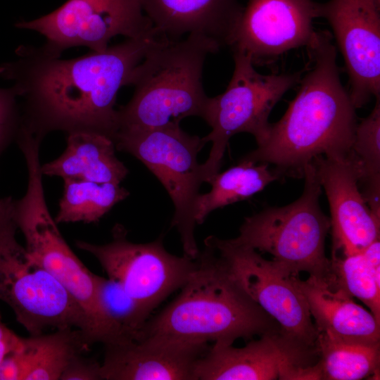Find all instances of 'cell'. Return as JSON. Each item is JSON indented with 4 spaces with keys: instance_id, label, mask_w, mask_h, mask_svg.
Instances as JSON below:
<instances>
[{
    "instance_id": "e0dca14e",
    "label": "cell",
    "mask_w": 380,
    "mask_h": 380,
    "mask_svg": "<svg viewBox=\"0 0 380 380\" xmlns=\"http://www.w3.org/2000/svg\"><path fill=\"white\" fill-rule=\"evenodd\" d=\"M104 348L101 379L194 380L196 363L209 346L139 339Z\"/></svg>"
},
{
    "instance_id": "8992f818",
    "label": "cell",
    "mask_w": 380,
    "mask_h": 380,
    "mask_svg": "<svg viewBox=\"0 0 380 380\" xmlns=\"http://www.w3.org/2000/svg\"><path fill=\"white\" fill-rule=\"evenodd\" d=\"M303 177V191L296 201L246 217L239 235L232 241L270 254L273 262L289 275L305 272L325 277L329 260L324 243L330 220L319 205L322 188L312 161L305 167Z\"/></svg>"
},
{
    "instance_id": "d4e9b609",
    "label": "cell",
    "mask_w": 380,
    "mask_h": 380,
    "mask_svg": "<svg viewBox=\"0 0 380 380\" xmlns=\"http://www.w3.org/2000/svg\"><path fill=\"white\" fill-rule=\"evenodd\" d=\"M63 181V193L54 218L57 224L98 222L129 194L120 184L72 179Z\"/></svg>"
},
{
    "instance_id": "5b68a950",
    "label": "cell",
    "mask_w": 380,
    "mask_h": 380,
    "mask_svg": "<svg viewBox=\"0 0 380 380\" xmlns=\"http://www.w3.org/2000/svg\"><path fill=\"white\" fill-rule=\"evenodd\" d=\"M18 229L14 199L0 198V300L30 335L75 328L93 341L94 327L87 312L18 243Z\"/></svg>"
},
{
    "instance_id": "7a4b0ae2",
    "label": "cell",
    "mask_w": 380,
    "mask_h": 380,
    "mask_svg": "<svg viewBox=\"0 0 380 380\" xmlns=\"http://www.w3.org/2000/svg\"><path fill=\"white\" fill-rule=\"evenodd\" d=\"M332 38L327 30L315 31L296 97L282 118L270 123L266 139L242 160L272 165L279 177H303L305 167L318 156H348L356 108L341 83Z\"/></svg>"
},
{
    "instance_id": "9c48e42d",
    "label": "cell",
    "mask_w": 380,
    "mask_h": 380,
    "mask_svg": "<svg viewBox=\"0 0 380 380\" xmlns=\"http://www.w3.org/2000/svg\"><path fill=\"white\" fill-rule=\"evenodd\" d=\"M25 158L28 171L24 196L14 201L15 219L32 258L81 305L91 319L98 343V312L95 274L77 258L61 235L47 207L39 153L30 150Z\"/></svg>"
},
{
    "instance_id": "9a60e30c",
    "label": "cell",
    "mask_w": 380,
    "mask_h": 380,
    "mask_svg": "<svg viewBox=\"0 0 380 380\" xmlns=\"http://www.w3.org/2000/svg\"><path fill=\"white\" fill-rule=\"evenodd\" d=\"M316 6L314 0H247L229 47L248 56L254 65L307 47L315 33Z\"/></svg>"
},
{
    "instance_id": "3957f363",
    "label": "cell",
    "mask_w": 380,
    "mask_h": 380,
    "mask_svg": "<svg viewBox=\"0 0 380 380\" xmlns=\"http://www.w3.org/2000/svg\"><path fill=\"white\" fill-rule=\"evenodd\" d=\"M205 245L180 293L146 321L139 339L232 345L240 338L281 334L277 322L240 286L215 250Z\"/></svg>"
},
{
    "instance_id": "ac0fdd59",
    "label": "cell",
    "mask_w": 380,
    "mask_h": 380,
    "mask_svg": "<svg viewBox=\"0 0 380 380\" xmlns=\"http://www.w3.org/2000/svg\"><path fill=\"white\" fill-rule=\"evenodd\" d=\"M144 11L160 35L178 40L205 36L229 46L243 6L239 0H143Z\"/></svg>"
},
{
    "instance_id": "44dd1931",
    "label": "cell",
    "mask_w": 380,
    "mask_h": 380,
    "mask_svg": "<svg viewBox=\"0 0 380 380\" xmlns=\"http://www.w3.org/2000/svg\"><path fill=\"white\" fill-rule=\"evenodd\" d=\"M112 139L97 132L68 134L67 147L56 159L41 165L42 175L98 183L120 182L128 170L116 157Z\"/></svg>"
},
{
    "instance_id": "603a6c76",
    "label": "cell",
    "mask_w": 380,
    "mask_h": 380,
    "mask_svg": "<svg viewBox=\"0 0 380 380\" xmlns=\"http://www.w3.org/2000/svg\"><path fill=\"white\" fill-rule=\"evenodd\" d=\"M315 346L319 379L360 380L379 373L380 342L318 333Z\"/></svg>"
},
{
    "instance_id": "f546056e",
    "label": "cell",
    "mask_w": 380,
    "mask_h": 380,
    "mask_svg": "<svg viewBox=\"0 0 380 380\" xmlns=\"http://www.w3.org/2000/svg\"><path fill=\"white\" fill-rule=\"evenodd\" d=\"M376 281L380 284V241H374L362 252Z\"/></svg>"
},
{
    "instance_id": "8fae6325",
    "label": "cell",
    "mask_w": 380,
    "mask_h": 380,
    "mask_svg": "<svg viewBox=\"0 0 380 380\" xmlns=\"http://www.w3.org/2000/svg\"><path fill=\"white\" fill-rule=\"evenodd\" d=\"M78 248L99 262L108 277L119 283L148 316L172 293L181 289L196 267V260L167 252L161 237L146 243L127 239L117 224L113 239L105 244L76 241Z\"/></svg>"
},
{
    "instance_id": "83f0119b",
    "label": "cell",
    "mask_w": 380,
    "mask_h": 380,
    "mask_svg": "<svg viewBox=\"0 0 380 380\" xmlns=\"http://www.w3.org/2000/svg\"><path fill=\"white\" fill-rule=\"evenodd\" d=\"M18 98L13 87L0 88V153L12 137L18 133L20 125Z\"/></svg>"
},
{
    "instance_id": "277c9868",
    "label": "cell",
    "mask_w": 380,
    "mask_h": 380,
    "mask_svg": "<svg viewBox=\"0 0 380 380\" xmlns=\"http://www.w3.org/2000/svg\"><path fill=\"white\" fill-rule=\"evenodd\" d=\"M220 48L201 34L165 37L133 70L128 85L134 86V94L118 110V131L179 124L191 116L204 120L210 97L203 89V70L207 56Z\"/></svg>"
},
{
    "instance_id": "cb8c5ba5",
    "label": "cell",
    "mask_w": 380,
    "mask_h": 380,
    "mask_svg": "<svg viewBox=\"0 0 380 380\" xmlns=\"http://www.w3.org/2000/svg\"><path fill=\"white\" fill-rule=\"evenodd\" d=\"M280 178L267 163L241 160L238 165L218 172L210 180L211 189L199 194L196 205V222L202 224L213 210L247 199Z\"/></svg>"
},
{
    "instance_id": "5bb4252c",
    "label": "cell",
    "mask_w": 380,
    "mask_h": 380,
    "mask_svg": "<svg viewBox=\"0 0 380 380\" xmlns=\"http://www.w3.org/2000/svg\"><path fill=\"white\" fill-rule=\"evenodd\" d=\"M316 15L326 19L333 30L354 107L380 97V0L317 3Z\"/></svg>"
},
{
    "instance_id": "52a82bcc",
    "label": "cell",
    "mask_w": 380,
    "mask_h": 380,
    "mask_svg": "<svg viewBox=\"0 0 380 380\" xmlns=\"http://www.w3.org/2000/svg\"><path fill=\"white\" fill-rule=\"evenodd\" d=\"M234 69L226 90L210 97L204 120L211 127L202 138L211 142L208 158L201 163L203 182L219 172L229 139L247 132L260 144L267 137L270 114L284 94L299 83L303 71L293 73H259L250 58L233 52Z\"/></svg>"
},
{
    "instance_id": "7402d4cb",
    "label": "cell",
    "mask_w": 380,
    "mask_h": 380,
    "mask_svg": "<svg viewBox=\"0 0 380 380\" xmlns=\"http://www.w3.org/2000/svg\"><path fill=\"white\" fill-rule=\"evenodd\" d=\"M95 299L99 343L109 346L139 338L149 316L119 283L95 274Z\"/></svg>"
},
{
    "instance_id": "4fadbf2b",
    "label": "cell",
    "mask_w": 380,
    "mask_h": 380,
    "mask_svg": "<svg viewBox=\"0 0 380 380\" xmlns=\"http://www.w3.org/2000/svg\"><path fill=\"white\" fill-rule=\"evenodd\" d=\"M317 359L316 348L266 334L242 348L214 343L197 360L194 380H316Z\"/></svg>"
},
{
    "instance_id": "30bf717a",
    "label": "cell",
    "mask_w": 380,
    "mask_h": 380,
    "mask_svg": "<svg viewBox=\"0 0 380 380\" xmlns=\"http://www.w3.org/2000/svg\"><path fill=\"white\" fill-rule=\"evenodd\" d=\"M15 27L43 35L46 42L41 47L56 57L80 46L103 51L118 35L138 38L156 30L145 14L143 0H68L53 12Z\"/></svg>"
},
{
    "instance_id": "2e32d148",
    "label": "cell",
    "mask_w": 380,
    "mask_h": 380,
    "mask_svg": "<svg viewBox=\"0 0 380 380\" xmlns=\"http://www.w3.org/2000/svg\"><path fill=\"white\" fill-rule=\"evenodd\" d=\"M329 203L333 254L362 252L379 239L380 219L366 203L358 184V172L349 153L335 158L318 156L312 160Z\"/></svg>"
},
{
    "instance_id": "4dcf8cb0",
    "label": "cell",
    "mask_w": 380,
    "mask_h": 380,
    "mask_svg": "<svg viewBox=\"0 0 380 380\" xmlns=\"http://www.w3.org/2000/svg\"><path fill=\"white\" fill-rule=\"evenodd\" d=\"M13 332L3 322L1 315L0 312V348L3 341L8 337Z\"/></svg>"
},
{
    "instance_id": "7c38bea8",
    "label": "cell",
    "mask_w": 380,
    "mask_h": 380,
    "mask_svg": "<svg viewBox=\"0 0 380 380\" xmlns=\"http://www.w3.org/2000/svg\"><path fill=\"white\" fill-rule=\"evenodd\" d=\"M212 246L245 292L279 324L281 334L309 348H316L317 330L306 301L291 276L252 248L232 239L210 236Z\"/></svg>"
},
{
    "instance_id": "ba28073f",
    "label": "cell",
    "mask_w": 380,
    "mask_h": 380,
    "mask_svg": "<svg viewBox=\"0 0 380 380\" xmlns=\"http://www.w3.org/2000/svg\"><path fill=\"white\" fill-rule=\"evenodd\" d=\"M115 148L141 161L158 178L175 206L172 226L179 235L184 255L195 260L199 250L194 236L196 205L203 182L197 156L205 144L179 124L146 129H120Z\"/></svg>"
},
{
    "instance_id": "484cf974",
    "label": "cell",
    "mask_w": 380,
    "mask_h": 380,
    "mask_svg": "<svg viewBox=\"0 0 380 380\" xmlns=\"http://www.w3.org/2000/svg\"><path fill=\"white\" fill-rule=\"evenodd\" d=\"M380 97L371 113L357 124L349 155L358 172L362 194L373 214L380 218Z\"/></svg>"
},
{
    "instance_id": "f1b7e54d",
    "label": "cell",
    "mask_w": 380,
    "mask_h": 380,
    "mask_svg": "<svg viewBox=\"0 0 380 380\" xmlns=\"http://www.w3.org/2000/svg\"><path fill=\"white\" fill-rule=\"evenodd\" d=\"M82 354L69 362L60 380H101V364Z\"/></svg>"
},
{
    "instance_id": "4316f807",
    "label": "cell",
    "mask_w": 380,
    "mask_h": 380,
    "mask_svg": "<svg viewBox=\"0 0 380 380\" xmlns=\"http://www.w3.org/2000/svg\"><path fill=\"white\" fill-rule=\"evenodd\" d=\"M324 278L332 287L360 300L380 322V284L373 277L362 252L343 257L332 255Z\"/></svg>"
},
{
    "instance_id": "6da1fadb",
    "label": "cell",
    "mask_w": 380,
    "mask_h": 380,
    "mask_svg": "<svg viewBox=\"0 0 380 380\" xmlns=\"http://www.w3.org/2000/svg\"><path fill=\"white\" fill-rule=\"evenodd\" d=\"M163 39L155 30L71 59L49 55L41 46L22 45L15 50L16 60L0 65V77L11 81L24 99L20 127L35 136L86 131L113 140L118 128V92Z\"/></svg>"
},
{
    "instance_id": "ffe728a7",
    "label": "cell",
    "mask_w": 380,
    "mask_h": 380,
    "mask_svg": "<svg viewBox=\"0 0 380 380\" xmlns=\"http://www.w3.org/2000/svg\"><path fill=\"white\" fill-rule=\"evenodd\" d=\"M91 345L87 335L75 328L22 337L20 346L0 365V380L60 379L69 362Z\"/></svg>"
},
{
    "instance_id": "d6986e66",
    "label": "cell",
    "mask_w": 380,
    "mask_h": 380,
    "mask_svg": "<svg viewBox=\"0 0 380 380\" xmlns=\"http://www.w3.org/2000/svg\"><path fill=\"white\" fill-rule=\"evenodd\" d=\"M291 279L306 301L317 333L380 342V322L344 290L332 287L321 277L310 275L301 280L291 276Z\"/></svg>"
}]
</instances>
